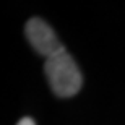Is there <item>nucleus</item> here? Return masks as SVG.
I'll list each match as a JSON object with an SVG mask.
<instances>
[{
	"label": "nucleus",
	"instance_id": "1",
	"mask_svg": "<svg viewBox=\"0 0 125 125\" xmlns=\"http://www.w3.org/2000/svg\"><path fill=\"white\" fill-rule=\"evenodd\" d=\"M44 72L51 83L52 91L59 97L75 96L81 88V83H83L81 72L78 65L75 63L73 57L65 49L55 55L46 59Z\"/></svg>",
	"mask_w": 125,
	"mask_h": 125
},
{
	"label": "nucleus",
	"instance_id": "3",
	"mask_svg": "<svg viewBox=\"0 0 125 125\" xmlns=\"http://www.w3.org/2000/svg\"><path fill=\"white\" fill-rule=\"evenodd\" d=\"M16 125H36V124H34V120L29 119V117H23V119H21Z\"/></svg>",
	"mask_w": 125,
	"mask_h": 125
},
{
	"label": "nucleus",
	"instance_id": "2",
	"mask_svg": "<svg viewBox=\"0 0 125 125\" xmlns=\"http://www.w3.org/2000/svg\"><path fill=\"white\" fill-rule=\"evenodd\" d=\"M26 37H28L29 44L32 46V49L44 55L46 59L59 54L60 51H63L65 47L60 44L59 37L55 36L54 29L41 18H31L26 23Z\"/></svg>",
	"mask_w": 125,
	"mask_h": 125
}]
</instances>
